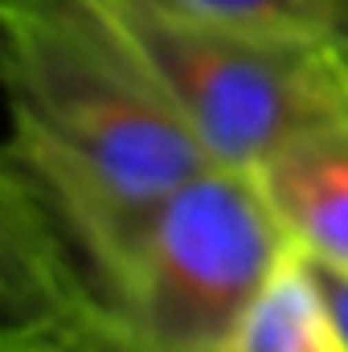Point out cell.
<instances>
[{
    "mask_svg": "<svg viewBox=\"0 0 348 352\" xmlns=\"http://www.w3.org/2000/svg\"><path fill=\"white\" fill-rule=\"evenodd\" d=\"M4 168L70 213L127 274L156 205L209 152L87 0H4Z\"/></svg>",
    "mask_w": 348,
    "mask_h": 352,
    "instance_id": "obj_1",
    "label": "cell"
},
{
    "mask_svg": "<svg viewBox=\"0 0 348 352\" xmlns=\"http://www.w3.org/2000/svg\"><path fill=\"white\" fill-rule=\"evenodd\" d=\"M188 123L213 164L254 173L348 111V62L316 33H279L168 0H87Z\"/></svg>",
    "mask_w": 348,
    "mask_h": 352,
    "instance_id": "obj_2",
    "label": "cell"
},
{
    "mask_svg": "<svg viewBox=\"0 0 348 352\" xmlns=\"http://www.w3.org/2000/svg\"><path fill=\"white\" fill-rule=\"evenodd\" d=\"M287 250L291 238L259 176L205 164L140 230L123 274V316L111 328L156 352H217Z\"/></svg>",
    "mask_w": 348,
    "mask_h": 352,
    "instance_id": "obj_3",
    "label": "cell"
},
{
    "mask_svg": "<svg viewBox=\"0 0 348 352\" xmlns=\"http://www.w3.org/2000/svg\"><path fill=\"white\" fill-rule=\"evenodd\" d=\"M254 176L299 250L348 266V111L279 148Z\"/></svg>",
    "mask_w": 348,
    "mask_h": 352,
    "instance_id": "obj_4",
    "label": "cell"
},
{
    "mask_svg": "<svg viewBox=\"0 0 348 352\" xmlns=\"http://www.w3.org/2000/svg\"><path fill=\"white\" fill-rule=\"evenodd\" d=\"M217 352H348L340 320L295 242L274 263Z\"/></svg>",
    "mask_w": 348,
    "mask_h": 352,
    "instance_id": "obj_5",
    "label": "cell"
},
{
    "mask_svg": "<svg viewBox=\"0 0 348 352\" xmlns=\"http://www.w3.org/2000/svg\"><path fill=\"white\" fill-rule=\"evenodd\" d=\"M168 4L217 16V21L254 25V29L324 37V0H168Z\"/></svg>",
    "mask_w": 348,
    "mask_h": 352,
    "instance_id": "obj_6",
    "label": "cell"
},
{
    "mask_svg": "<svg viewBox=\"0 0 348 352\" xmlns=\"http://www.w3.org/2000/svg\"><path fill=\"white\" fill-rule=\"evenodd\" d=\"M307 263L316 270V278H320V287H324V295H328V303H332V311L340 320V332H345V340H348V266L324 263V258H312V254H307Z\"/></svg>",
    "mask_w": 348,
    "mask_h": 352,
    "instance_id": "obj_7",
    "label": "cell"
},
{
    "mask_svg": "<svg viewBox=\"0 0 348 352\" xmlns=\"http://www.w3.org/2000/svg\"><path fill=\"white\" fill-rule=\"evenodd\" d=\"M83 352H156V349H148L144 340H135L123 328L98 324V328H90L87 336H83Z\"/></svg>",
    "mask_w": 348,
    "mask_h": 352,
    "instance_id": "obj_8",
    "label": "cell"
},
{
    "mask_svg": "<svg viewBox=\"0 0 348 352\" xmlns=\"http://www.w3.org/2000/svg\"><path fill=\"white\" fill-rule=\"evenodd\" d=\"M324 37L348 62V0H324Z\"/></svg>",
    "mask_w": 348,
    "mask_h": 352,
    "instance_id": "obj_9",
    "label": "cell"
},
{
    "mask_svg": "<svg viewBox=\"0 0 348 352\" xmlns=\"http://www.w3.org/2000/svg\"><path fill=\"white\" fill-rule=\"evenodd\" d=\"M0 352H83V336L66 344H29V349H0Z\"/></svg>",
    "mask_w": 348,
    "mask_h": 352,
    "instance_id": "obj_10",
    "label": "cell"
}]
</instances>
